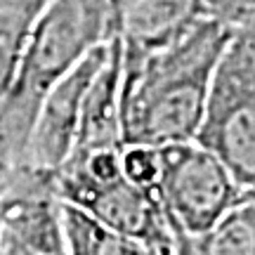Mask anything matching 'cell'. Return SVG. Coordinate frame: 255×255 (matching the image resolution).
<instances>
[{"mask_svg":"<svg viewBox=\"0 0 255 255\" xmlns=\"http://www.w3.org/2000/svg\"><path fill=\"white\" fill-rule=\"evenodd\" d=\"M237 28L213 17L142 57H121V142L161 146L194 139L210 76Z\"/></svg>","mask_w":255,"mask_h":255,"instance_id":"1","label":"cell"},{"mask_svg":"<svg viewBox=\"0 0 255 255\" xmlns=\"http://www.w3.org/2000/svg\"><path fill=\"white\" fill-rule=\"evenodd\" d=\"M121 0H50L31 31L14 81L0 100V149L17 170L45 95L92 47L116 38Z\"/></svg>","mask_w":255,"mask_h":255,"instance_id":"2","label":"cell"},{"mask_svg":"<svg viewBox=\"0 0 255 255\" xmlns=\"http://www.w3.org/2000/svg\"><path fill=\"white\" fill-rule=\"evenodd\" d=\"M119 146L76 149L47 180V191L102 225L139 237H170L156 191L135 184Z\"/></svg>","mask_w":255,"mask_h":255,"instance_id":"3","label":"cell"},{"mask_svg":"<svg viewBox=\"0 0 255 255\" xmlns=\"http://www.w3.org/2000/svg\"><path fill=\"white\" fill-rule=\"evenodd\" d=\"M194 142L220 158L244 189H255V26L237 28L222 50Z\"/></svg>","mask_w":255,"mask_h":255,"instance_id":"4","label":"cell"},{"mask_svg":"<svg viewBox=\"0 0 255 255\" xmlns=\"http://www.w3.org/2000/svg\"><path fill=\"white\" fill-rule=\"evenodd\" d=\"M156 156L154 191L163 215L170 227L189 237L203 234L232 206L255 191L244 189L222 161L194 139L156 146Z\"/></svg>","mask_w":255,"mask_h":255,"instance_id":"5","label":"cell"},{"mask_svg":"<svg viewBox=\"0 0 255 255\" xmlns=\"http://www.w3.org/2000/svg\"><path fill=\"white\" fill-rule=\"evenodd\" d=\"M107 47L109 43L92 47L43 95L19 156L14 184H40L47 189L50 175L69 158L81 126L85 92L107 55Z\"/></svg>","mask_w":255,"mask_h":255,"instance_id":"6","label":"cell"},{"mask_svg":"<svg viewBox=\"0 0 255 255\" xmlns=\"http://www.w3.org/2000/svg\"><path fill=\"white\" fill-rule=\"evenodd\" d=\"M206 14L201 0H121L116 40L121 57L132 59L184 36Z\"/></svg>","mask_w":255,"mask_h":255,"instance_id":"7","label":"cell"},{"mask_svg":"<svg viewBox=\"0 0 255 255\" xmlns=\"http://www.w3.org/2000/svg\"><path fill=\"white\" fill-rule=\"evenodd\" d=\"M66 255H175L170 237H139L102 225L59 201Z\"/></svg>","mask_w":255,"mask_h":255,"instance_id":"8","label":"cell"},{"mask_svg":"<svg viewBox=\"0 0 255 255\" xmlns=\"http://www.w3.org/2000/svg\"><path fill=\"white\" fill-rule=\"evenodd\" d=\"M170 227V225H168ZM177 255H255V196H246L203 234L170 227Z\"/></svg>","mask_w":255,"mask_h":255,"instance_id":"9","label":"cell"},{"mask_svg":"<svg viewBox=\"0 0 255 255\" xmlns=\"http://www.w3.org/2000/svg\"><path fill=\"white\" fill-rule=\"evenodd\" d=\"M50 0H0V100L14 81L31 31Z\"/></svg>","mask_w":255,"mask_h":255,"instance_id":"10","label":"cell"},{"mask_svg":"<svg viewBox=\"0 0 255 255\" xmlns=\"http://www.w3.org/2000/svg\"><path fill=\"white\" fill-rule=\"evenodd\" d=\"M206 14L229 28L255 26V0H201Z\"/></svg>","mask_w":255,"mask_h":255,"instance_id":"11","label":"cell"},{"mask_svg":"<svg viewBox=\"0 0 255 255\" xmlns=\"http://www.w3.org/2000/svg\"><path fill=\"white\" fill-rule=\"evenodd\" d=\"M14 177H17V170H14V163L7 158V154L0 149V196H5L12 184H14Z\"/></svg>","mask_w":255,"mask_h":255,"instance_id":"12","label":"cell"},{"mask_svg":"<svg viewBox=\"0 0 255 255\" xmlns=\"http://www.w3.org/2000/svg\"><path fill=\"white\" fill-rule=\"evenodd\" d=\"M7 208H9V194H5V196H0V239H2V225H5Z\"/></svg>","mask_w":255,"mask_h":255,"instance_id":"13","label":"cell"},{"mask_svg":"<svg viewBox=\"0 0 255 255\" xmlns=\"http://www.w3.org/2000/svg\"><path fill=\"white\" fill-rule=\"evenodd\" d=\"M175 255H177V253H175Z\"/></svg>","mask_w":255,"mask_h":255,"instance_id":"14","label":"cell"}]
</instances>
